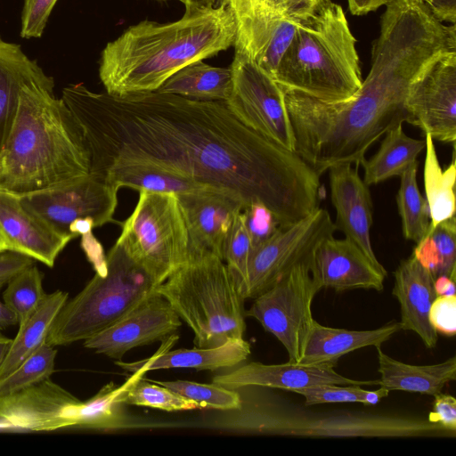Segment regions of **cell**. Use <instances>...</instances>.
<instances>
[{
	"instance_id": "obj_1",
	"label": "cell",
	"mask_w": 456,
	"mask_h": 456,
	"mask_svg": "<svg viewBox=\"0 0 456 456\" xmlns=\"http://www.w3.org/2000/svg\"><path fill=\"white\" fill-rule=\"evenodd\" d=\"M82 132L90 173L144 163L261 203L281 225L319 208L320 175L295 151L243 125L225 102L157 91L116 97L83 84L62 89Z\"/></svg>"
},
{
	"instance_id": "obj_23",
	"label": "cell",
	"mask_w": 456,
	"mask_h": 456,
	"mask_svg": "<svg viewBox=\"0 0 456 456\" xmlns=\"http://www.w3.org/2000/svg\"><path fill=\"white\" fill-rule=\"evenodd\" d=\"M394 276L392 294L400 305L402 330L414 331L427 348L436 347L438 335L428 320L436 297L432 274L411 255L399 264Z\"/></svg>"
},
{
	"instance_id": "obj_42",
	"label": "cell",
	"mask_w": 456,
	"mask_h": 456,
	"mask_svg": "<svg viewBox=\"0 0 456 456\" xmlns=\"http://www.w3.org/2000/svg\"><path fill=\"white\" fill-rule=\"evenodd\" d=\"M58 0H23L20 16L22 38H39L43 36L51 12Z\"/></svg>"
},
{
	"instance_id": "obj_55",
	"label": "cell",
	"mask_w": 456,
	"mask_h": 456,
	"mask_svg": "<svg viewBox=\"0 0 456 456\" xmlns=\"http://www.w3.org/2000/svg\"><path fill=\"white\" fill-rule=\"evenodd\" d=\"M12 339L0 334V366L4 361V358L10 349Z\"/></svg>"
},
{
	"instance_id": "obj_39",
	"label": "cell",
	"mask_w": 456,
	"mask_h": 456,
	"mask_svg": "<svg viewBox=\"0 0 456 456\" xmlns=\"http://www.w3.org/2000/svg\"><path fill=\"white\" fill-rule=\"evenodd\" d=\"M428 234L440 257L439 275L456 278V221L455 216L439 223Z\"/></svg>"
},
{
	"instance_id": "obj_5",
	"label": "cell",
	"mask_w": 456,
	"mask_h": 456,
	"mask_svg": "<svg viewBox=\"0 0 456 456\" xmlns=\"http://www.w3.org/2000/svg\"><path fill=\"white\" fill-rule=\"evenodd\" d=\"M355 43L342 7L324 0L299 25L273 79L323 102L346 101L362 83Z\"/></svg>"
},
{
	"instance_id": "obj_28",
	"label": "cell",
	"mask_w": 456,
	"mask_h": 456,
	"mask_svg": "<svg viewBox=\"0 0 456 456\" xmlns=\"http://www.w3.org/2000/svg\"><path fill=\"white\" fill-rule=\"evenodd\" d=\"M118 189L168 192L175 195L208 188L175 172L151 164L118 163L90 174Z\"/></svg>"
},
{
	"instance_id": "obj_15",
	"label": "cell",
	"mask_w": 456,
	"mask_h": 456,
	"mask_svg": "<svg viewBox=\"0 0 456 456\" xmlns=\"http://www.w3.org/2000/svg\"><path fill=\"white\" fill-rule=\"evenodd\" d=\"M407 123L424 135L453 143L456 140V49L433 61L411 86Z\"/></svg>"
},
{
	"instance_id": "obj_25",
	"label": "cell",
	"mask_w": 456,
	"mask_h": 456,
	"mask_svg": "<svg viewBox=\"0 0 456 456\" xmlns=\"http://www.w3.org/2000/svg\"><path fill=\"white\" fill-rule=\"evenodd\" d=\"M402 330L399 322L368 330H351L324 326L315 320L306 338L299 362H337L350 353L366 346L379 347Z\"/></svg>"
},
{
	"instance_id": "obj_56",
	"label": "cell",
	"mask_w": 456,
	"mask_h": 456,
	"mask_svg": "<svg viewBox=\"0 0 456 456\" xmlns=\"http://www.w3.org/2000/svg\"><path fill=\"white\" fill-rule=\"evenodd\" d=\"M9 251L8 246L4 238L0 235V253Z\"/></svg>"
},
{
	"instance_id": "obj_27",
	"label": "cell",
	"mask_w": 456,
	"mask_h": 456,
	"mask_svg": "<svg viewBox=\"0 0 456 456\" xmlns=\"http://www.w3.org/2000/svg\"><path fill=\"white\" fill-rule=\"evenodd\" d=\"M379 385L390 391H404L435 396L456 379V357L430 365H414L397 361L376 347Z\"/></svg>"
},
{
	"instance_id": "obj_40",
	"label": "cell",
	"mask_w": 456,
	"mask_h": 456,
	"mask_svg": "<svg viewBox=\"0 0 456 456\" xmlns=\"http://www.w3.org/2000/svg\"><path fill=\"white\" fill-rule=\"evenodd\" d=\"M241 212L252 250L271 238L281 225L273 213L264 204H250Z\"/></svg>"
},
{
	"instance_id": "obj_45",
	"label": "cell",
	"mask_w": 456,
	"mask_h": 456,
	"mask_svg": "<svg viewBox=\"0 0 456 456\" xmlns=\"http://www.w3.org/2000/svg\"><path fill=\"white\" fill-rule=\"evenodd\" d=\"M428 419L456 433V399L442 392L436 395L433 410Z\"/></svg>"
},
{
	"instance_id": "obj_13",
	"label": "cell",
	"mask_w": 456,
	"mask_h": 456,
	"mask_svg": "<svg viewBox=\"0 0 456 456\" xmlns=\"http://www.w3.org/2000/svg\"><path fill=\"white\" fill-rule=\"evenodd\" d=\"M336 226L330 213L320 207L289 225H280L273 235L252 250L243 298L254 299L294 266L312 260Z\"/></svg>"
},
{
	"instance_id": "obj_36",
	"label": "cell",
	"mask_w": 456,
	"mask_h": 456,
	"mask_svg": "<svg viewBox=\"0 0 456 456\" xmlns=\"http://www.w3.org/2000/svg\"><path fill=\"white\" fill-rule=\"evenodd\" d=\"M57 350L45 342L12 372L0 380V396L9 395L50 379Z\"/></svg>"
},
{
	"instance_id": "obj_20",
	"label": "cell",
	"mask_w": 456,
	"mask_h": 456,
	"mask_svg": "<svg viewBox=\"0 0 456 456\" xmlns=\"http://www.w3.org/2000/svg\"><path fill=\"white\" fill-rule=\"evenodd\" d=\"M313 277L320 289L345 291L384 288L387 275L378 268L351 240L330 236L315 249L311 260Z\"/></svg>"
},
{
	"instance_id": "obj_19",
	"label": "cell",
	"mask_w": 456,
	"mask_h": 456,
	"mask_svg": "<svg viewBox=\"0 0 456 456\" xmlns=\"http://www.w3.org/2000/svg\"><path fill=\"white\" fill-rule=\"evenodd\" d=\"M337 362L302 363L288 362L278 364L249 362L229 372L216 375L212 382L226 388L266 387L294 392L317 385H379L377 380H356L335 370Z\"/></svg>"
},
{
	"instance_id": "obj_17",
	"label": "cell",
	"mask_w": 456,
	"mask_h": 456,
	"mask_svg": "<svg viewBox=\"0 0 456 456\" xmlns=\"http://www.w3.org/2000/svg\"><path fill=\"white\" fill-rule=\"evenodd\" d=\"M176 196L189 233V261L206 256L224 260L228 236L244 208L242 201L231 191L213 187Z\"/></svg>"
},
{
	"instance_id": "obj_21",
	"label": "cell",
	"mask_w": 456,
	"mask_h": 456,
	"mask_svg": "<svg viewBox=\"0 0 456 456\" xmlns=\"http://www.w3.org/2000/svg\"><path fill=\"white\" fill-rule=\"evenodd\" d=\"M352 165L342 163L329 169L331 201L337 212L336 230L343 232L378 268L386 270L370 242L372 201L369 186Z\"/></svg>"
},
{
	"instance_id": "obj_54",
	"label": "cell",
	"mask_w": 456,
	"mask_h": 456,
	"mask_svg": "<svg viewBox=\"0 0 456 456\" xmlns=\"http://www.w3.org/2000/svg\"><path fill=\"white\" fill-rule=\"evenodd\" d=\"M184 5L194 4L200 7H216L224 4V0H180Z\"/></svg>"
},
{
	"instance_id": "obj_10",
	"label": "cell",
	"mask_w": 456,
	"mask_h": 456,
	"mask_svg": "<svg viewBox=\"0 0 456 456\" xmlns=\"http://www.w3.org/2000/svg\"><path fill=\"white\" fill-rule=\"evenodd\" d=\"M0 419L15 431H53L68 428L110 430L118 408L104 389L83 402L50 379L0 396Z\"/></svg>"
},
{
	"instance_id": "obj_57",
	"label": "cell",
	"mask_w": 456,
	"mask_h": 456,
	"mask_svg": "<svg viewBox=\"0 0 456 456\" xmlns=\"http://www.w3.org/2000/svg\"><path fill=\"white\" fill-rule=\"evenodd\" d=\"M154 1H157V2H167V1H171V0H154ZM175 1H179L180 2V0H175Z\"/></svg>"
},
{
	"instance_id": "obj_46",
	"label": "cell",
	"mask_w": 456,
	"mask_h": 456,
	"mask_svg": "<svg viewBox=\"0 0 456 456\" xmlns=\"http://www.w3.org/2000/svg\"><path fill=\"white\" fill-rule=\"evenodd\" d=\"M416 244L411 255L435 279L439 274L440 257L431 237L426 234L425 237Z\"/></svg>"
},
{
	"instance_id": "obj_32",
	"label": "cell",
	"mask_w": 456,
	"mask_h": 456,
	"mask_svg": "<svg viewBox=\"0 0 456 456\" xmlns=\"http://www.w3.org/2000/svg\"><path fill=\"white\" fill-rule=\"evenodd\" d=\"M426 156L424 162V187L432 230L439 223L455 216V176L454 151L452 163L443 169L439 164L434 139L425 134Z\"/></svg>"
},
{
	"instance_id": "obj_6",
	"label": "cell",
	"mask_w": 456,
	"mask_h": 456,
	"mask_svg": "<svg viewBox=\"0 0 456 456\" xmlns=\"http://www.w3.org/2000/svg\"><path fill=\"white\" fill-rule=\"evenodd\" d=\"M157 292L192 330L195 346L215 347L243 338L244 299L219 257L206 256L180 265Z\"/></svg>"
},
{
	"instance_id": "obj_30",
	"label": "cell",
	"mask_w": 456,
	"mask_h": 456,
	"mask_svg": "<svg viewBox=\"0 0 456 456\" xmlns=\"http://www.w3.org/2000/svg\"><path fill=\"white\" fill-rule=\"evenodd\" d=\"M68 297L69 293L60 289L46 293L30 317L19 325L18 333L0 366V380L12 372L45 342L51 325Z\"/></svg>"
},
{
	"instance_id": "obj_41",
	"label": "cell",
	"mask_w": 456,
	"mask_h": 456,
	"mask_svg": "<svg viewBox=\"0 0 456 456\" xmlns=\"http://www.w3.org/2000/svg\"><path fill=\"white\" fill-rule=\"evenodd\" d=\"M361 386L317 385L294 391L305 398V406L334 403H361Z\"/></svg>"
},
{
	"instance_id": "obj_26",
	"label": "cell",
	"mask_w": 456,
	"mask_h": 456,
	"mask_svg": "<svg viewBox=\"0 0 456 456\" xmlns=\"http://www.w3.org/2000/svg\"><path fill=\"white\" fill-rule=\"evenodd\" d=\"M52 80L20 45L0 37V151L12 128L22 86L32 81Z\"/></svg>"
},
{
	"instance_id": "obj_7",
	"label": "cell",
	"mask_w": 456,
	"mask_h": 456,
	"mask_svg": "<svg viewBox=\"0 0 456 456\" xmlns=\"http://www.w3.org/2000/svg\"><path fill=\"white\" fill-rule=\"evenodd\" d=\"M159 284L116 241L104 269L60 310L45 342L67 346L94 336L156 293Z\"/></svg>"
},
{
	"instance_id": "obj_3",
	"label": "cell",
	"mask_w": 456,
	"mask_h": 456,
	"mask_svg": "<svg viewBox=\"0 0 456 456\" xmlns=\"http://www.w3.org/2000/svg\"><path fill=\"white\" fill-rule=\"evenodd\" d=\"M184 6L175 21L142 20L105 45L99 77L107 94L124 97L157 91L186 65L234 45L235 21L226 5Z\"/></svg>"
},
{
	"instance_id": "obj_29",
	"label": "cell",
	"mask_w": 456,
	"mask_h": 456,
	"mask_svg": "<svg viewBox=\"0 0 456 456\" xmlns=\"http://www.w3.org/2000/svg\"><path fill=\"white\" fill-rule=\"evenodd\" d=\"M230 68H219L198 61L179 69L157 90L189 99L226 102L232 93Z\"/></svg>"
},
{
	"instance_id": "obj_49",
	"label": "cell",
	"mask_w": 456,
	"mask_h": 456,
	"mask_svg": "<svg viewBox=\"0 0 456 456\" xmlns=\"http://www.w3.org/2000/svg\"><path fill=\"white\" fill-rule=\"evenodd\" d=\"M387 2L388 0H347V4L353 15L362 16L376 11Z\"/></svg>"
},
{
	"instance_id": "obj_47",
	"label": "cell",
	"mask_w": 456,
	"mask_h": 456,
	"mask_svg": "<svg viewBox=\"0 0 456 456\" xmlns=\"http://www.w3.org/2000/svg\"><path fill=\"white\" fill-rule=\"evenodd\" d=\"M34 261L13 251L0 253V281L6 284L13 276L34 265Z\"/></svg>"
},
{
	"instance_id": "obj_22",
	"label": "cell",
	"mask_w": 456,
	"mask_h": 456,
	"mask_svg": "<svg viewBox=\"0 0 456 456\" xmlns=\"http://www.w3.org/2000/svg\"><path fill=\"white\" fill-rule=\"evenodd\" d=\"M0 235L9 251L17 252L48 267L72 240L64 236L26 209L19 196L0 192Z\"/></svg>"
},
{
	"instance_id": "obj_34",
	"label": "cell",
	"mask_w": 456,
	"mask_h": 456,
	"mask_svg": "<svg viewBox=\"0 0 456 456\" xmlns=\"http://www.w3.org/2000/svg\"><path fill=\"white\" fill-rule=\"evenodd\" d=\"M142 370H137L122 384L118 399L126 405L161 409L167 411L200 409V406L171 389L149 382Z\"/></svg>"
},
{
	"instance_id": "obj_8",
	"label": "cell",
	"mask_w": 456,
	"mask_h": 456,
	"mask_svg": "<svg viewBox=\"0 0 456 456\" xmlns=\"http://www.w3.org/2000/svg\"><path fill=\"white\" fill-rule=\"evenodd\" d=\"M235 411L225 424L237 430L272 436L313 438L454 437L452 432L428 419L365 412L308 413L256 404Z\"/></svg>"
},
{
	"instance_id": "obj_53",
	"label": "cell",
	"mask_w": 456,
	"mask_h": 456,
	"mask_svg": "<svg viewBox=\"0 0 456 456\" xmlns=\"http://www.w3.org/2000/svg\"><path fill=\"white\" fill-rule=\"evenodd\" d=\"M5 283L0 281V290ZM18 318L13 311H12L4 302L0 301V330L17 324Z\"/></svg>"
},
{
	"instance_id": "obj_14",
	"label": "cell",
	"mask_w": 456,
	"mask_h": 456,
	"mask_svg": "<svg viewBox=\"0 0 456 456\" xmlns=\"http://www.w3.org/2000/svg\"><path fill=\"white\" fill-rule=\"evenodd\" d=\"M118 189L92 175L63 187L20 196L22 206L58 233H69L72 222L92 218L96 227L113 222Z\"/></svg>"
},
{
	"instance_id": "obj_18",
	"label": "cell",
	"mask_w": 456,
	"mask_h": 456,
	"mask_svg": "<svg viewBox=\"0 0 456 456\" xmlns=\"http://www.w3.org/2000/svg\"><path fill=\"white\" fill-rule=\"evenodd\" d=\"M181 325L169 303L156 292L114 324L84 340L83 346L120 360L134 347L165 340Z\"/></svg>"
},
{
	"instance_id": "obj_11",
	"label": "cell",
	"mask_w": 456,
	"mask_h": 456,
	"mask_svg": "<svg viewBox=\"0 0 456 456\" xmlns=\"http://www.w3.org/2000/svg\"><path fill=\"white\" fill-rule=\"evenodd\" d=\"M320 289L311 261L301 263L255 297L245 315L258 321L283 345L289 362H299L314 320L312 303Z\"/></svg>"
},
{
	"instance_id": "obj_4",
	"label": "cell",
	"mask_w": 456,
	"mask_h": 456,
	"mask_svg": "<svg viewBox=\"0 0 456 456\" xmlns=\"http://www.w3.org/2000/svg\"><path fill=\"white\" fill-rule=\"evenodd\" d=\"M54 81H32L20 93L0 151V192L23 196L75 183L90 173L82 132Z\"/></svg>"
},
{
	"instance_id": "obj_51",
	"label": "cell",
	"mask_w": 456,
	"mask_h": 456,
	"mask_svg": "<svg viewBox=\"0 0 456 456\" xmlns=\"http://www.w3.org/2000/svg\"><path fill=\"white\" fill-rule=\"evenodd\" d=\"M95 223L92 218L77 219L69 225V233L75 238L91 232L95 228Z\"/></svg>"
},
{
	"instance_id": "obj_31",
	"label": "cell",
	"mask_w": 456,
	"mask_h": 456,
	"mask_svg": "<svg viewBox=\"0 0 456 456\" xmlns=\"http://www.w3.org/2000/svg\"><path fill=\"white\" fill-rule=\"evenodd\" d=\"M379 151L370 159H362L363 182L368 186L377 184L391 177L400 176L412 164L425 149V139L418 140L408 136L402 124L385 134Z\"/></svg>"
},
{
	"instance_id": "obj_33",
	"label": "cell",
	"mask_w": 456,
	"mask_h": 456,
	"mask_svg": "<svg viewBox=\"0 0 456 456\" xmlns=\"http://www.w3.org/2000/svg\"><path fill=\"white\" fill-rule=\"evenodd\" d=\"M417 168L418 161L400 175L396 196L403 236L415 243L425 237L430 224L428 203L417 184Z\"/></svg>"
},
{
	"instance_id": "obj_35",
	"label": "cell",
	"mask_w": 456,
	"mask_h": 456,
	"mask_svg": "<svg viewBox=\"0 0 456 456\" xmlns=\"http://www.w3.org/2000/svg\"><path fill=\"white\" fill-rule=\"evenodd\" d=\"M43 274L32 265L13 276L3 294L4 303L15 313L18 324L24 323L43 301Z\"/></svg>"
},
{
	"instance_id": "obj_24",
	"label": "cell",
	"mask_w": 456,
	"mask_h": 456,
	"mask_svg": "<svg viewBox=\"0 0 456 456\" xmlns=\"http://www.w3.org/2000/svg\"><path fill=\"white\" fill-rule=\"evenodd\" d=\"M178 339L173 334L164 340L161 347L151 357L133 362L120 360L115 363L127 371L189 368L198 370L229 369L246 361L250 354V345L242 338L231 339L224 344L208 348L169 350Z\"/></svg>"
},
{
	"instance_id": "obj_38",
	"label": "cell",
	"mask_w": 456,
	"mask_h": 456,
	"mask_svg": "<svg viewBox=\"0 0 456 456\" xmlns=\"http://www.w3.org/2000/svg\"><path fill=\"white\" fill-rule=\"evenodd\" d=\"M251 253V240L244 224L242 212L240 211L236 216L228 236L224 248V262L242 298L247 284Z\"/></svg>"
},
{
	"instance_id": "obj_58",
	"label": "cell",
	"mask_w": 456,
	"mask_h": 456,
	"mask_svg": "<svg viewBox=\"0 0 456 456\" xmlns=\"http://www.w3.org/2000/svg\"><path fill=\"white\" fill-rule=\"evenodd\" d=\"M419 1H421V0H419ZM421 2H422V1H421Z\"/></svg>"
},
{
	"instance_id": "obj_12",
	"label": "cell",
	"mask_w": 456,
	"mask_h": 456,
	"mask_svg": "<svg viewBox=\"0 0 456 456\" xmlns=\"http://www.w3.org/2000/svg\"><path fill=\"white\" fill-rule=\"evenodd\" d=\"M230 69L232 87L225 103L232 113L248 128L294 151L283 88L243 53L235 51Z\"/></svg>"
},
{
	"instance_id": "obj_43",
	"label": "cell",
	"mask_w": 456,
	"mask_h": 456,
	"mask_svg": "<svg viewBox=\"0 0 456 456\" xmlns=\"http://www.w3.org/2000/svg\"><path fill=\"white\" fill-rule=\"evenodd\" d=\"M428 320L432 327L445 336L456 333V296H437L429 309Z\"/></svg>"
},
{
	"instance_id": "obj_16",
	"label": "cell",
	"mask_w": 456,
	"mask_h": 456,
	"mask_svg": "<svg viewBox=\"0 0 456 456\" xmlns=\"http://www.w3.org/2000/svg\"><path fill=\"white\" fill-rule=\"evenodd\" d=\"M236 26L235 51L245 53L273 78L299 25L310 14L278 17L260 0H224Z\"/></svg>"
},
{
	"instance_id": "obj_2",
	"label": "cell",
	"mask_w": 456,
	"mask_h": 456,
	"mask_svg": "<svg viewBox=\"0 0 456 456\" xmlns=\"http://www.w3.org/2000/svg\"><path fill=\"white\" fill-rule=\"evenodd\" d=\"M371 47L370 69L349 99L323 102L284 90L294 151L322 175L330 167H357L392 127L407 122L410 90L427 67L456 49V27L436 19L419 0H388Z\"/></svg>"
},
{
	"instance_id": "obj_37",
	"label": "cell",
	"mask_w": 456,
	"mask_h": 456,
	"mask_svg": "<svg viewBox=\"0 0 456 456\" xmlns=\"http://www.w3.org/2000/svg\"><path fill=\"white\" fill-rule=\"evenodd\" d=\"M164 386L180 395L197 403L200 408L232 411L240 408L242 401L235 389L220 385L203 384L188 380L159 381L151 380Z\"/></svg>"
},
{
	"instance_id": "obj_48",
	"label": "cell",
	"mask_w": 456,
	"mask_h": 456,
	"mask_svg": "<svg viewBox=\"0 0 456 456\" xmlns=\"http://www.w3.org/2000/svg\"><path fill=\"white\" fill-rule=\"evenodd\" d=\"M433 16L441 22L455 24L456 0H421Z\"/></svg>"
},
{
	"instance_id": "obj_52",
	"label": "cell",
	"mask_w": 456,
	"mask_h": 456,
	"mask_svg": "<svg viewBox=\"0 0 456 456\" xmlns=\"http://www.w3.org/2000/svg\"><path fill=\"white\" fill-rule=\"evenodd\" d=\"M389 391L382 387H380L377 390H366L362 389L361 392V403H364L366 405H375L379 403L381 399L387 397L388 395Z\"/></svg>"
},
{
	"instance_id": "obj_9",
	"label": "cell",
	"mask_w": 456,
	"mask_h": 456,
	"mask_svg": "<svg viewBox=\"0 0 456 456\" xmlns=\"http://www.w3.org/2000/svg\"><path fill=\"white\" fill-rule=\"evenodd\" d=\"M117 242L160 284L189 261V233L174 193L139 191Z\"/></svg>"
},
{
	"instance_id": "obj_50",
	"label": "cell",
	"mask_w": 456,
	"mask_h": 456,
	"mask_svg": "<svg viewBox=\"0 0 456 456\" xmlns=\"http://www.w3.org/2000/svg\"><path fill=\"white\" fill-rule=\"evenodd\" d=\"M434 289L436 297L455 295V280L446 275H439L434 279Z\"/></svg>"
},
{
	"instance_id": "obj_44",
	"label": "cell",
	"mask_w": 456,
	"mask_h": 456,
	"mask_svg": "<svg viewBox=\"0 0 456 456\" xmlns=\"http://www.w3.org/2000/svg\"><path fill=\"white\" fill-rule=\"evenodd\" d=\"M324 0H260L265 10L278 17L312 13Z\"/></svg>"
}]
</instances>
